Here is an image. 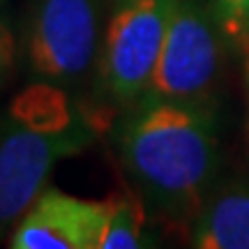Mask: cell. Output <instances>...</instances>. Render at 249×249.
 Segmentation results:
<instances>
[{"label":"cell","instance_id":"1","mask_svg":"<svg viewBox=\"0 0 249 249\" xmlns=\"http://www.w3.org/2000/svg\"><path fill=\"white\" fill-rule=\"evenodd\" d=\"M116 148L148 210L192 222L219 171L214 107L136 102L116 127Z\"/></svg>","mask_w":249,"mask_h":249},{"label":"cell","instance_id":"2","mask_svg":"<svg viewBox=\"0 0 249 249\" xmlns=\"http://www.w3.org/2000/svg\"><path fill=\"white\" fill-rule=\"evenodd\" d=\"M226 44L214 0H176L157 67L139 102L213 107Z\"/></svg>","mask_w":249,"mask_h":249},{"label":"cell","instance_id":"3","mask_svg":"<svg viewBox=\"0 0 249 249\" xmlns=\"http://www.w3.org/2000/svg\"><path fill=\"white\" fill-rule=\"evenodd\" d=\"M95 136L90 113L67 127H39L9 113L0 120V238L44 192L55 164L83 152Z\"/></svg>","mask_w":249,"mask_h":249},{"label":"cell","instance_id":"4","mask_svg":"<svg viewBox=\"0 0 249 249\" xmlns=\"http://www.w3.org/2000/svg\"><path fill=\"white\" fill-rule=\"evenodd\" d=\"M176 0H118L95 67V92L129 108L145 92L166 39Z\"/></svg>","mask_w":249,"mask_h":249},{"label":"cell","instance_id":"5","mask_svg":"<svg viewBox=\"0 0 249 249\" xmlns=\"http://www.w3.org/2000/svg\"><path fill=\"white\" fill-rule=\"evenodd\" d=\"M26 46L39 81L60 88L79 86L97 67L102 0H35Z\"/></svg>","mask_w":249,"mask_h":249},{"label":"cell","instance_id":"6","mask_svg":"<svg viewBox=\"0 0 249 249\" xmlns=\"http://www.w3.org/2000/svg\"><path fill=\"white\" fill-rule=\"evenodd\" d=\"M102 224V201L44 189L21 214L9 245L14 249H97Z\"/></svg>","mask_w":249,"mask_h":249},{"label":"cell","instance_id":"7","mask_svg":"<svg viewBox=\"0 0 249 249\" xmlns=\"http://www.w3.org/2000/svg\"><path fill=\"white\" fill-rule=\"evenodd\" d=\"M189 226L198 249H249V182L214 185Z\"/></svg>","mask_w":249,"mask_h":249},{"label":"cell","instance_id":"8","mask_svg":"<svg viewBox=\"0 0 249 249\" xmlns=\"http://www.w3.org/2000/svg\"><path fill=\"white\" fill-rule=\"evenodd\" d=\"M104 224L97 249H136L143 245L148 205L136 189L120 187L102 201Z\"/></svg>","mask_w":249,"mask_h":249},{"label":"cell","instance_id":"9","mask_svg":"<svg viewBox=\"0 0 249 249\" xmlns=\"http://www.w3.org/2000/svg\"><path fill=\"white\" fill-rule=\"evenodd\" d=\"M214 9L226 35V42L240 53L242 60L249 58V0H214Z\"/></svg>","mask_w":249,"mask_h":249},{"label":"cell","instance_id":"10","mask_svg":"<svg viewBox=\"0 0 249 249\" xmlns=\"http://www.w3.org/2000/svg\"><path fill=\"white\" fill-rule=\"evenodd\" d=\"M14 58H17V37L12 33V28L0 18V88L12 71Z\"/></svg>","mask_w":249,"mask_h":249},{"label":"cell","instance_id":"11","mask_svg":"<svg viewBox=\"0 0 249 249\" xmlns=\"http://www.w3.org/2000/svg\"><path fill=\"white\" fill-rule=\"evenodd\" d=\"M245 67H247V90H249V58L245 60Z\"/></svg>","mask_w":249,"mask_h":249}]
</instances>
